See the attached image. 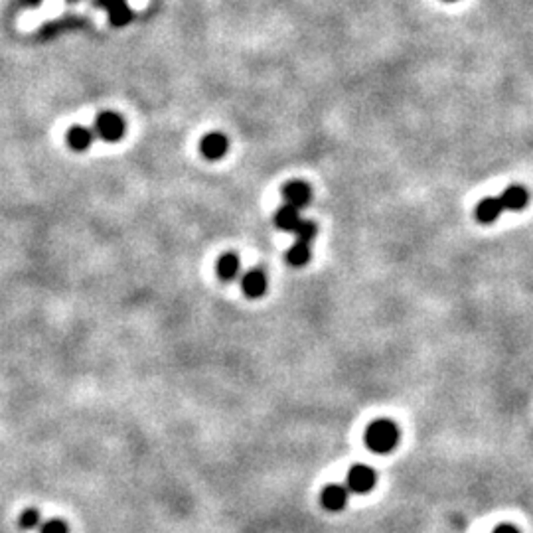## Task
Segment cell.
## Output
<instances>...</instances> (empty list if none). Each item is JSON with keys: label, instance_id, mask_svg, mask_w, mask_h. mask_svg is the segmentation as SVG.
I'll return each instance as SVG.
<instances>
[{"label": "cell", "instance_id": "1", "mask_svg": "<svg viewBox=\"0 0 533 533\" xmlns=\"http://www.w3.org/2000/svg\"><path fill=\"white\" fill-rule=\"evenodd\" d=\"M397 442H399V429L393 421H387V419L374 421L365 430L367 448H372L374 453H379V455L391 453L397 446Z\"/></svg>", "mask_w": 533, "mask_h": 533}, {"label": "cell", "instance_id": "2", "mask_svg": "<svg viewBox=\"0 0 533 533\" xmlns=\"http://www.w3.org/2000/svg\"><path fill=\"white\" fill-rule=\"evenodd\" d=\"M376 486V472L374 469L365 466V464H358L351 466L350 474H348V488L356 494H365Z\"/></svg>", "mask_w": 533, "mask_h": 533}, {"label": "cell", "instance_id": "3", "mask_svg": "<svg viewBox=\"0 0 533 533\" xmlns=\"http://www.w3.org/2000/svg\"><path fill=\"white\" fill-rule=\"evenodd\" d=\"M97 130L105 141H119L125 132V123L115 113H103L97 119Z\"/></svg>", "mask_w": 533, "mask_h": 533}, {"label": "cell", "instance_id": "4", "mask_svg": "<svg viewBox=\"0 0 533 533\" xmlns=\"http://www.w3.org/2000/svg\"><path fill=\"white\" fill-rule=\"evenodd\" d=\"M283 195H285L288 206L300 209L311 202L313 192H311V188L304 182H288L285 188H283Z\"/></svg>", "mask_w": 533, "mask_h": 533}, {"label": "cell", "instance_id": "5", "mask_svg": "<svg viewBox=\"0 0 533 533\" xmlns=\"http://www.w3.org/2000/svg\"><path fill=\"white\" fill-rule=\"evenodd\" d=\"M241 288H243V292L247 295L249 299H259V297H263L267 292V274L259 271V269L249 271L241 279Z\"/></svg>", "mask_w": 533, "mask_h": 533}, {"label": "cell", "instance_id": "6", "mask_svg": "<svg viewBox=\"0 0 533 533\" xmlns=\"http://www.w3.org/2000/svg\"><path fill=\"white\" fill-rule=\"evenodd\" d=\"M348 502V490L340 484H330L326 486L324 492H322V506L330 512H340L344 509Z\"/></svg>", "mask_w": 533, "mask_h": 533}, {"label": "cell", "instance_id": "7", "mask_svg": "<svg viewBox=\"0 0 533 533\" xmlns=\"http://www.w3.org/2000/svg\"><path fill=\"white\" fill-rule=\"evenodd\" d=\"M500 202H502V208L504 209H523L530 202V194L523 186H509L504 194L500 195Z\"/></svg>", "mask_w": 533, "mask_h": 533}, {"label": "cell", "instance_id": "8", "mask_svg": "<svg viewBox=\"0 0 533 533\" xmlns=\"http://www.w3.org/2000/svg\"><path fill=\"white\" fill-rule=\"evenodd\" d=\"M227 152V139L220 132H211L202 141V155L209 160H218Z\"/></svg>", "mask_w": 533, "mask_h": 533}, {"label": "cell", "instance_id": "9", "mask_svg": "<svg viewBox=\"0 0 533 533\" xmlns=\"http://www.w3.org/2000/svg\"><path fill=\"white\" fill-rule=\"evenodd\" d=\"M502 202H500V198H486V200H482L480 204H478V208H476V218L482 223H492L496 221L500 216H502Z\"/></svg>", "mask_w": 533, "mask_h": 533}, {"label": "cell", "instance_id": "10", "mask_svg": "<svg viewBox=\"0 0 533 533\" xmlns=\"http://www.w3.org/2000/svg\"><path fill=\"white\" fill-rule=\"evenodd\" d=\"M299 209L288 206V204L283 206V208L274 213V223H277V227H281V229H285V231H295V227L299 225Z\"/></svg>", "mask_w": 533, "mask_h": 533}, {"label": "cell", "instance_id": "11", "mask_svg": "<svg viewBox=\"0 0 533 533\" xmlns=\"http://www.w3.org/2000/svg\"><path fill=\"white\" fill-rule=\"evenodd\" d=\"M218 274L223 281H234L239 274V259L235 253H225L218 261Z\"/></svg>", "mask_w": 533, "mask_h": 533}, {"label": "cell", "instance_id": "12", "mask_svg": "<svg viewBox=\"0 0 533 533\" xmlns=\"http://www.w3.org/2000/svg\"><path fill=\"white\" fill-rule=\"evenodd\" d=\"M286 261L295 267H302L311 261V243L306 241H297L286 253Z\"/></svg>", "mask_w": 533, "mask_h": 533}, {"label": "cell", "instance_id": "13", "mask_svg": "<svg viewBox=\"0 0 533 533\" xmlns=\"http://www.w3.org/2000/svg\"><path fill=\"white\" fill-rule=\"evenodd\" d=\"M107 8H109V14H111L113 24H117V26H125V24L130 20V10L125 0H107Z\"/></svg>", "mask_w": 533, "mask_h": 533}, {"label": "cell", "instance_id": "14", "mask_svg": "<svg viewBox=\"0 0 533 533\" xmlns=\"http://www.w3.org/2000/svg\"><path fill=\"white\" fill-rule=\"evenodd\" d=\"M67 143L76 150H85L91 144V132L85 127H73L67 132Z\"/></svg>", "mask_w": 533, "mask_h": 533}, {"label": "cell", "instance_id": "15", "mask_svg": "<svg viewBox=\"0 0 533 533\" xmlns=\"http://www.w3.org/2000/svg\"><path fill=\"white\" fill-rule=\"evenodd\" d=\"M42 523V514L36 507H28L20 514V527L22 530H36Z\"/></svg>", "mask_w": 533, "mask_h": 533}, {"label": "cell", "instance_id": "16", "mask_svg": "<svg viewBox=\"0 0 533 533\" xmlns=\"http://www.w3.org/2000/svg\"><path fill=\"white\" fill-rule=\"evenodd\" d=\"M295 234H297V237H299V241H306V243H311L314 237H316V225H314L313 221L300 220L299 225L295 227Z\"/></svg>", "mask_w": 533, "mask_h": 533}, {"label": "cell", "instance_id": "17", "mask_svg": "<svg viewBox=\"0 0 533 533\" xmlns=\"http://www.w3.org/2000/svg\"><path fill=\"white\" fill-rule=\"evenodd\" d=\"M42 533H69V527L64 520L52 518V520L42 523Z\"/></svg>", "mask_w": 533, "mask_h": 533}, {"label": "cell", "instance_id": "18", "mask_svg": "<svg viewBox=\"0 0 533 533\" xmlns=\"http://www.w3.org/2000/svg\"><path fill=\"white\" fill-rule=\"evenodd\" d=\"M494 533H520L516 527H512V525H500V527H496Z\"/></svg>", "mask_w": 533, "mask_h": 533}, {"label": "cell", "instance_id": "19", "mask_svg": "<svg viewBox=\"0 0 533 533\" xmlns=\"http://www.w3.org/2000/svg\"><path fill=\"white\" fill-rule=\"evenodd\" d=\"M448 2H453V0H448Z\"/></svg>", "mask_w": 533, "mask_h": 533}]
</instances>
